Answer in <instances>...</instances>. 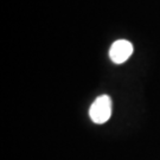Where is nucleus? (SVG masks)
Instances as JSON below:
<instances>
[{"label": "nucleus", "instance_id": "f257e3e1", "mask_svg": "<svg viewBox=\"0 0 160 160\" xmlns=\"http://www.w3.org/2000/svg\"><path fill=\"white\" fill-rule=\"evenodd\" d=\"M89 115L95 123H104L112 115V100L108 95H101L94 101L89 109Z\"/></svg>", "mask_w": 160, "mask_h": 160}, {"label": "nucleus", "instance_id": "f03ea898", "mask_svg": "<svg viewBox=\"0 0 160 160\" xmlns=\"http://www.w3.org/2000/svg\"><path fill=\"white\" fill-rule=\"evenodd\" d=\"M132 52H133V45L131 42L120 39L113 43V45L109 50V56L114 63L121 64L131 57Z\"/></svg>", "mask_w": 160, "mask_h": 160}]
</instances>
